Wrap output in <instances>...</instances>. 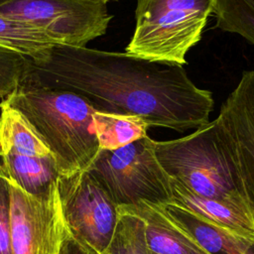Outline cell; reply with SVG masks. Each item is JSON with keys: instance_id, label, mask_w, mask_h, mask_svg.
<instances>
[{"instance_id": "cell-25", "label": "cell", "mask_w": 254, "mask_h": 254, "mask_svg": "<svg viewBox=\"0 0 254 254\" xmlns=\"http://www.w3.org/2000/svg\"><path fill=\"white\" fill-rule=\"evenodd\" d=\"M207 254H208V253H207Z\"/></svg>"}, {"instance_id": "cell-4", "label": "cell", "mask_w": 254, "mask_h": 254, "mask_svg": "<svg viewBox=\"0 0 254 254\" xmlns=\"http://www.w3.org/2000/svg\"><path fill=\"white\" fill-rule=\"evenodd\" d=\"M135 30L125 53L150 62L184 65L201 39L216 0H136Z\"/></svg>"}, {"instance_id": "cell-5", "label": "cell", "mask_w": 254, "mask_h": 254, "mask_svg": "<svg viewBox=\"0 0 254 254\" xmlns=\"http://www.w3.org/2000/svg\"><path fill=\"white\" fill-rule=\"evenodd\" d=\"M154 141L147 135L116 150H100L87 170L119 207L171 202V180L155 155Z\"/></svg>"}, {"instance_id": "cell-14", "label": "cell", "mask_w": 254, "mask_h": 254, "mask_svg": "<svg viewBox=\"0 0 254 254\" xmlns=\"http://www.w3.org/2000/svg\"><path fill=\"white\" fill-rule=\"evenodd\" d=\"M8 153L53 155L27 118L4 99L0 102V158Z\"/></svg>"}, {"instance_id": "cell-21", "label": "cell", "mask_w": 254, "mask_h": 254, "mask_svg": "<svg viewBox=\"0 0 254 254\" xmlns=\"http://www.w3.org/2000/svg\"><path fill=\"white\" fill-rule=\"evenodd\" d=\"M65 223V222H64ZM61 254H100L87 244L78 240L64 225Z\"/></svg>"}, {"instance_id": "cell-3", "label": "cell", "mask_w": 254, "mask_h": 254, "mask_svg": "<svg viewBox=\"0 0 254 254\" xmlns=\"http://www.w3.org/2000/svg\"><path fill=\"white\" fill-rule=\"evenodd\" d=\"M154 150L169 178L192 192L250 204L234 143L218 117L185 137L154 141Z\"/></svg>"}, {"instance_id": "cell-16", "label": "cell", "mask_w": 254, "mask_h": 254, "mask_svg": "<svg viewBox=\"0 0 254 254\" xmlns=\"http://www.w3.org/2000/svg\"><path fill=\"white\" fill-rule=\"evenodd\" d=\"M0 46L38 62L46 59L57 44L32 24L0 14Z\"/></svg>"}, {"instance_id": "cell-11", "label": "cell", "mask_w": 254, "mask_h": 254, "mask_svg": "<svg viewBox=\"0 0 254 254\" xmlns=\"http://www.w3.org/2000/svg\"><path fill=\"white\" fill-rule=\"evenodd\" d=\"M119 211L136 214L144 220L147 243L153 254H207L170 218L164 205L141 201L136 205L119 207Z\"/></svg>"}, {"instance_id": "cell-24", "label": "cell", "mask_w": 254, "mask_h": 254, "mask_svg": "<svg viewBox=\"0 0 254 254\" xmlns=\"http://www.w3.org/2000/svg\"><path fill=\"white\" fill-rule=\"evenodd\" d=\"M60 254H61V253H60Z\"/></svg>"}, {"instance_id": "cell-9", "label": "cell", "mask_w": 254, "mask_h": 254, "mask_svg": "<svg viewBox=\"0 0 254 254\" xmlns=\"http://www.w3.org/2000/svg\"><path fill=\"white\" fill-rule=\"evenodd\" d=\"M229 133L254 212V69L242 72L217 116Z\"/></svg>"}, {"instance_id": "cell-6", "label": "cell", "mask_w": 254, "mask_h": 254, "mask_svg": "<svg viewBox=\"0 0 254 254\" xmlns=\"http://www.w3.org/2000/svg\"><path fill=\"white\" fill-rule=\"evenodd\" d=\"M102 0H13L0 14L41 29L57 45L86 47L103 36L112 19Z\"/></svg>"}, {"instance_id": "cell-2", "label": "cell", "mask_w": 254, "mask_h": 254, "mask_svg": "<svg viewBox=\"0 0 254 254\" xmlns=\"http://www.w3.org/2000/svg\"><path fill=\"white\" fill-rule=\"evenodd\" d=\"M4 100L33 125L61 176L89 169L100 151L92 118L99 109L87 97L24 80Z\"/></svg>"}, {"instance_id": "cell-1", "label": "cell", "mask_w": 254, "mask_h": 254, "mask_svg": "<svg viewBox=\"0 0 254 254\" xmlns=\"http://www.w3.org/2000/svg\"><path fill=\"white\" fill-rule=\"evenodd\" d=\"M25 80L77 92L99 110L137 115L150 127L178 132L207 124L214 107L212 93L195 86L183 65L125 52L57 45L46 59L31 60Z\"/></svg>"}, {"instance_id": "cell-18", "label": "cell", "mask_w": 254, "mask_h": 254, "mask_svg": "<svg viewBox=\"0 0 254 254\" xmlns=\"http://www.w3.org/2000/svg\"><path fill=\"white\" fill-rule=\"evenodd\" d=\"M215 27L254 45V0H216Z\"/></svg>"}, {"instance_id": "cell-15", "label": "cell", "mask_w": 254, "mask_h": 254, "mask_svg": "<svg viewBox=\"0 0 254 254\" xmlns=\"http://www.w3.org/2000/svg\"><path fill=\"white\" fill-rule=\"evenodd\" d=\"M100 150H116L147 136L148 123L140 116L97 110L93 114Z\"/></svg>"}, {"instance_id": "cell-13", "label": "cell", "mask_w": 254, "mask_h": 254, "mask_svg": "<svg viewBox=\"0 0 254 254\" xmlns=\"http://www.w3.org/2000/svg\"><path fill=\"white\" fill-rule=\"evenodd\" d=\"M1 158L9 179L30 195L46 196L58 185L61 173L53 155L8 153Z\"/></svg>"}, {"instance_id": "cell-20", "label": "cell", "mask_w": 254, "mask_h": 254, "mask_svg": "<svg viewBox=\"0 0 254 254\" xmlns=\"http://www.w3.org/2000/svg\"><path fill=\"white\" fill-rule=\"evenodd\" d=\"M0 254H13L11 230V182L0 164Z\"/></svg>"}, {"instance_id": "cell-17", "label": "cell", "mask_w": 254, "mask_h": 254, "mask_svg": "<svg viewBox=\"0 0 254 254\" xmlns=\"http://www.w3.org/2000/svg\"><path fill=\"white\" fill-rule=\"evenodd\" d=\"M120 212L113 236L101 254H153L146 239V224L136 214Z\"/></svg>"}, {"instance_id": "cell-12", "label": "cell", "mask_w": 254, "mask_h": 254, "mask_svg": "<svg viewBox=\"0 0 254 254\" xmlns=\"http://www.w3.org/2000/svg\"><path fill=\"white\" fill-rule=\"evenodd\" d=\"M164 208L170 218L208 254H254V239L215 226L175 204L169 203Z\"/></svg>"}, {"instance_id": "cell-10", "label": "cell", "mask_w": 254, "mask_h": 254, "mask_svg": "<svg viewBox=\"0 0 254 254\" xmlns=\"http://www.w3.org/2000/svg\"><path fill=\"white\" fill-rule=\"evenodd\" d=\"M171 187L173 196L170 203L180 206L215 226L254 239V212L250 204L204 197L172 180Z\"/></svg>"}, {"instance_id": "cell-22", "label": "cell", "mask_w": 254, "mask_h": 254, "mask_svg": "<svg viewBox=\"0 0 254 254\" xmlns=\"http://www.w3.org/2000/svg\"><path fill=\"white\" fill-rule=\"evenodd\" d=\"M11 1H13V0H0V7H2V6H4V5H6L7 3L11 2Z\"/></svg>"}, {"instance_id": "cell-8", "label": "cell", "mask_w": 254, "mask_h": 254, "mask_svg": "<svg viewBox=\"0 0 254 254\" xmlns=\"http://www.w3.org/2000/svg\"><path fill=\"white\" fill-rule=\"evenodd\" d=\"M10 182L13 254H60L65 223L58 185L46 196H33Z\"/></svg>"}, {"instance_id": "cell-7", "label": "cell", "mask_w": 254, "mask_h": 254, "mask_svg": "<svg viewBox=\"0 0 254 254\" xmlns=\"http://www.w3.org/2000/svg\"><path fill=\"white\" fill-rule=\"evenodd\" d=\"M58 191L69 231L101 254L108 246L120 216L119 206L110 193L87 170L61 176Z\"/></svg>"}, {"instance_id": "cell-23", "label": "cell", "mask_w": 254, "mask_h": 254, "mask_svg": "<svg viewBox=\"0 0 254 254\" xmlns=\"http://www.w3.org/2000/svg\"><path fill=\"white\" fill-rule=\"evenodd\" d=\"M103 2H105V3H108L109 1H116V0H102Z\"/></svg>"}, {"instance_id": "cell-19", "label": "cell", "mask_w": 254, "mask_h": 254, "mask_svg": "<svg viewBox=\"0 0 254 254\" xmlns=\"http://www.w3.org/2000/svg\"><path fill=\"white\" fill-rule=\"evenodd\" d=\"M31 59L0 46V98L11 94L28 76Z\"/></svg>"}]
</instances>
